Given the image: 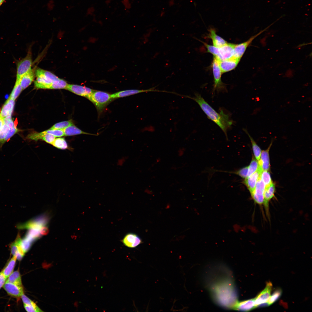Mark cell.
I'll use <instances>...</instances> for the list:
<instances>
[{"label":"cell","mask_w":312,"mask_h":312,"mask_svg":"<svg viewBox=\"0 0 312 312\" xmlns=\"http://www.w3.org/2000/svg\"><path fill=\"white\" fill-rule=\"evenodd\" d=\"M265 187V184L260 178L257 181L254 192L251 194L255 203L259 205L263 204Z\"/></svg>","instance_id":"9c48e42d"},{"label":"cell","mask_w":312,"mask_h":312,"mask_svg":"<svg viewBox=\"0 0 312 312\" xmlns=\"http://www.w3.org/2000/svg\"><path fill=\"white\" fill-rule=\"evenodd\" d=\"M248 167V177L257 171L259 168L258 161L253 157Z\"/></svg>","instance_id":"f546056e"},{"label":"cell","mask_w":312,"mask_h":312,"mask_svg":"<svg viewBox=\"0 0 312 312\" xmlns=\"http://www.w3.org/2000/svg\"><path fill=\"white\" fill-rule=\"evenodd\" d=\"M73 125V124L71 120L62 121L55 124L50 129L62 130Z\"/></svg>","instance_id":"1f68e13d"},{"label":"cell","mask_w":312,"mask_h":312,"mask_svg":"<svg viewBox=\"0 0 312 312\" xmlns=\"http://www.w3.org/2000/svg\"><path fill=\"white\" fill-rule=\"evenodd\" d=\"M157 86L145 90L131 89L120 91L112 94L111 97L113 99H115L123 97L144 92H163L170 93L171 92L165 90H160L155 89Z\"/></svg>","instance_id":"52a82bcc"},{"label":"cell","mask_w":312,"mask_h":312,"mask_svg":"<svg viewBox=\"0 0 312 312\" xmlns=\"http://www.w3.org/2000/svg\"><path fill=\"white\" fill-rule=\"evenodd\" d=\"M3 287L9 295L13 297H20L23 294L22 286L10 282H6Z\"/></svg>","instance_id":"2e32d148"},{"label":"cell","mask_w":312,"mask_h":312,"mask_svg":"<svg viewBox=\"0 0 312 312\" xmlns=\"http://www.w3.org/2000/svg\"><path fill=\"white\" fill-rule=\"evenodd\" d=\"M21 297L24 304L31 305L35 303L23 294H22Z\"/></svg>","instance_id":"f35d334b"},{"label":"cell","mask_w":312,"mask_h":312,"mask_svg":"<svg viewBox=\"0 0 312 312\" xmlns=\"http://www.w3.org/2000/svg\"><path fill=\"white\" fill-rule=\"evenodd\" d=\"M240 60V59L235 58L233 57L224 60H219V65L222 73H226L235 68Z\"/></svg>","instance_id":"5bb4252c"},{"label":"cell","mask_w":312,"mask_h":312,"mask_svg":"<svg viewBox=\"0 0 312 312\" xmlns=\"http://www.w3.org/2000/svg\"><path fill=\"white\" fill-rule=\"evenodd\" d=\"M21 239L18 236L15 241L12 244L11 247L12 254L18 260H21L25 254L19 246V242Z\"/></svg>","instance_id":"7402d4cb"},{"label":"cell","mask_w":312,"mask_h":312,"mask_svg":"<svg viewBox=\"0 0 312 312\" xmlns=\"http://www.w3.org/2000/svg\"><path fill=\"white\" fill-rule=\"evenodd\" d=\"M272 142L266 150L261 151L259 160L258 161L260 168L262 171H268L270 168L269 151Z\"/></svg>","instance_id":"e0dca14e"},{"label":"cell","mask_w":312,"mask_h":312,"mask_svg":"<svg viewBox=\"0 0 312 312\" xmlns=\"http://www.w3.org/2000/svg\"><path fill=\"white\" fill-rule=\"evenodd\" d=\"M9 127L10 128L9 131L4 140L1 143L0 146H2L5 142L9 140V139L18 131V130L17 129L15 125Z\"/></svg>","instance_id":"836d02e7"},{"label":"cell","mask_w":312,"mask_h":312,"mask_svg":"<svg viewBox=\"0 0 312 312\" xmlns=\"http://www.w3.org/2000/svg\"><path fill=\"white\" fill-rule=\"evenodd\" d=\"M255 308V299L237 302L233 309L242 311H248Z\"/></svg>","instance_id":"d6986e66"},{"label":"cell","mask_w":312,"mask_h":312,"mask_svg":"<svg viewBox=\"0 0 312 312\" xmlns=\"http://www.w3.org/2000/svg\"><path fill=\"white\" fill-rule=\"evenodd\" d=\"M10 129L8 125L4 123L0 129V142H3L5 138Z\"/></svg>","instance_id":"e575fe53"},{"label":"cell","mask_w":312,"mask_h":312,"mask_svg":"<svg viewBox=\"0 0 312 312\" xmlns=\"http://www.w3.org/2000/svg\"><path fill=\"white\" fill-rule=\"evenodd\" d=\"M32 65L31 54L29 51L24 58L16 63V79H20L24 75L30 70Z\"/></svg>","instance_id":"5b68a950"},{"label":"cell","mask_w":312,"mask_h":312,"mask_svg":"<svg viewBox=\"0 0 312 312\" xmlns=\"http://www.w3.org/2000/svg\"><path fill=\"white\" fill-rule=\"evenodd\" d=\"M268 171H262L260 174V178L265 184V186H268L273 182L270 175Z\"/></svg>","instance_id":"4dcf8cb0"},{"label":"cell","mask_w":312,"mask_h":312,"mask_svg":"<svg viewBox=\"0 0 312 312\" xmlns=\"http://www.w3.org/2000/svg\"><path fill=\"white\" fill-rule=\"evenodd\" d=\"M275 190V185L273 182L270 185L265 186L263 193L264 201L263 204L267 212L268 210L269 202L274 197Z\"/></svg>","instance_id":"ac0fdd59"},{"label":"cell","mask_w":312,"mask_h":312,"mask_svg":"<svg viewBox=\"0 0 312 312\" xmlns=\"http://www.w3.org/2000/svg\"><path fill=\"white\" fill-rule=\"evenodd\" d=\"M4 118L0 114V129L4 124Z\"/></svg>","instance_id":"60d3db41"},{"label":"cell","mask_w":312,"mask_h":312,"mask_svg":"<svg viewBox=\"0 0 312 312\" xmlns=\"http://www.w3.org/2000/svg\"><path fill=\"white\" fill-rule=\"evenodd\" d=\"M4 1V0H0V6L2 4Z\"/></svg>","instance_id":"7bdbcfd3"},{"label":"cell","mask_w":312,"mask_h":312,"mask_svg":"<svg viewBox=\"0 0 312 312\" xmlns=\"http://www.w3.org/2000/svg\"><path fill=\"white\" fill-rule=\"evenodd\" d=\"M35 76L34 87L37 89H51L53 83L57 84L61 79L52 73L39 68L35 70Z\"/></svg>","instance_id":"3957f363"},{"label":"cell","mask_w":312,"mask_h":312,"mask_svg":"<svg viewBox=\"0 0 312 312\" xmlns=\"http://www.w3.org/2000/svg\"><path fill=\"white\" fill-rule=\"evenodd\" d=\"M183 97L191 99L196 102L206 114L208 118L216 124L222 130L227 138V132L233 124L228 114L225 113L222 109L218 113L204 100L198 93L195 92L193 97L183 95Z\"/></svg>","instance_id":"7a4b0ae2"},{"label":"cell","mask_w":312,"mask_h":312,"mask_svg":"<svg viewBox=\"0 0 312 312\" xmlns=\"http://www.w3.org/2000/svg\"><path fill=\"white\" fill-rule=\"evenodd\" d=\"M282 294V290L280 289H276L270 297L267 302L269 305H270L276 302L280 297Z\"/></svg>","instance_id":"d6a6232c"},{"label":"cell","mask_w":312,"mask_h":312,"mask_svg":"<svg viewBox=\"0 0 312 312\" xmlns=\"http://www.w3.org/2000/svg\"><path fill=\"white\" fill-rule=\"evenodd\" d=\"M211 285V292L213 299L220 306L233 309L238 302L233 283L229 278H221Z\"/></svg>","instance_id":"6da1fadb"},{"label":"cell","mask_w":312,"mask_h":312,"mask_svg":"<svg viewBox=\"0 0 312 312\" xmlns=\"http://www.w3.org/2000/svg\"><path fill=\"white\" fill-rule=\"evenodd\" d=\"M87 99L94 105L99 115L113 100L111 94L105 92L94 90Z\"/></svg>","instance_id":"277c9868"},{"label":"cell","mask_w":312,"mask_h":312,"mask_svg":"<svg viewBox=\"0 0 312 312\" xmlns=\"http://www.w3.org/2000/svg\"><path fill=\"white\" fill-rule=\"evenodd\" d=\"M6 282L22 286L21 275L18 270L12 272L8 276Z\"/></svg>","instance_id":"4316f807"},{"label":"cell","mask_w":312,"mask_h":312,"mask_svg":"<svg viewBox=\"0 0 312 312\" xmlns=\"http://www.w3.org/2000/svg\"><path fill=\"white\" fill-rule=\"evenodd\" d=\"M212 69L214 79L212 93L216 90L220 91L225 90V86L221 80L222 73L219 65V60L214 57L212 63Z\"/></svg>","instance_id":"8992f818"},{"label":"cell","mask_w":312,"mask_h":312,"mask_svg":"<svg viewBox=\"0 0 312 312\" xmlns=\"http://www.w3.org/2000/svg\"><path fill=\"white\" fill-rule=\"evenodd\" d=\"M63 131L64 135L70 136L81 134H87L97 136L98 134H92L83 131L74 125L70 126L67 127L62 129Z\"/></svg>","instance_id":"603a6c76"},{"label":"cell","mask_w":312,"mask_h":312,"mask_svg":"<svg viewBox=\"0 0 312 312\" xmlns=\"http://www.w3.org/2000/svg\"><path fill=\"white\" fill-rule=\"evenodd\" d=\"M272 287L271 282L267 283L265 288L254 298L255 308L262 304L267 302L270 297Z\"/></svg>","instance_id":"8fae6325"},{"label":"cell","mask_w":312,"mask_h":312,"mask_svg":"<svg viewBox=\"0 0 312 312\" xmlns=\"http://www.w3.org/2000/svg\"><path fill=\"white\" fill-rule=\"evenodd\" d=\"M122 242L125 246L130 248H135L142 243L139 237L132 233H128L125 235Z\"/></svg>","instance_id":"9a60e30c"},{"label":"cell","mask_w":312,"mask_h":312,"mask_svg":"<svg viewBox=\"0 0 312 312\" xmlns=\"http://www.w3.org/2000/svg\"><path fill=\"white\" fill-rule=\"evenodd\" d=\"M184 149L183 148H180L178 151V155L180 156L182 155L184 153Z\"/></svg>","instance_id":"b9f144b4"},{"label":"cell","mask_w":312,"mask_h":312,"mask_svg":"<svg viewBox=\"0 0 312 312\" xmlns=\"http://www.w3.org/2000/svg\"><path fill=\"white\" fill-rule=\"evenodd\" d=\"M24 306L25 310L27 312L43 311L35 303L31 305H26L24 304Z\"/></svg>","instance_id":"8d00e7d4"},{"label":"cell","mask_w":312,"mask_h":312,"mask_svg":"<svg viewBox=\"0 0 312 312\" xmlns=\"http://www.w3.org/2000/svg\"><path fill=\"white\" fill-rule=\"evenodd\" d=\"M14 104V100L9 97L1 110V115L4 118L8 116H11Z\"/></svg>","instance_id":"44dd1931"},{"label":"cell","mask_w":312,"mask_h":312,"mask_svg":"<svg viewBox=\"0 0 312 312\" xmlns=\"http://www.w3.org/2000/svg\"><path fill=\"white\" fill-rule=\"evenodd\" d=\"M267 29L266 28L256 34L252 36L246 41L239 44H236L234 48V53L233 57L240 59L250 44L254 39L265 30Z\"/></svg>","instance_id":"ba28073f"},{"label":"cell","mask_w":312,"mask_h":312,"mask_svg":"<svg viewBox=\"0 0 312 312\" xmlns=\"http://www.w3.org/2000/svg\"><path fill=\"white\" fill-rule=\"evenodd\" d=\"M209 31V37L212 40L213 46L220 47L228 43L226 41L216 34L215 30L211 29Z\"/></svg>","instance_id":"cb8c5ba5"},{"label":"cell","mask_w":312,"mask_h":312,"mask_svg":"<svg viewBox=\"0 0 312 312\" xmlns=\"http://www.w3.org/2000/svg\"><path fill=\"white\" fill-rule=\"evenodd\" d=\"M262 171L259 167L257 171L245 179L244 183L247 187L250 194H252L255 189L257 181L260 178V173Z\"/></svg>","instance_id":"4fadbf2b"},{"label":"cell","mask_w":312,"mask_h":312,"mask_svg":"<svg viewBox=\"0 0 312 312\" xmlns=\"http://www.w3.org/2000/svg\"><path fill=\"white\" fill-rule=\"evenodd\" d=\"M6 279L2 272L0 273V289L3 285Z\"/></svg>","instance_id":"ab89813d"},{"label":"cell","mask_w":312,"mask_h":312,"mask_svg":"<svg viewBox=\"0 0 312 312\" xmlns=\"http://www.w3.org/2000/svg\"><path fill=\"white\" fill-rule=\"evenodd\" d=\"M248 167L247 166L240 169L237 171L235 172L234 173L242 178L245 179L248 177Z\"/></svg>","instance_id":"74e56055"},{"label":"cell","mask_w":312,"mask_h":312,"mask_svg":"<svg viewBox=\"0 0 312 312\" xmlns=\"http://www.w3.org/2000/svg\"><path fill=\"white\" fill-rule=\"evenodd\" d=\"M42 132L45 133L52 135L55 137L64 136L63 131L62 130L51 129H50Z\"/></svg>","instance_id":"d590c367"},{"label":"cell","mask_w":312,"mask_h":312,"mask_svg":"<svg viewBox=\"0 0 312 312\" xmlns=\"http://www.w3.org/2000/svg\"></svg>","instance_id":"ee69618b"},{"label":"cell","mask_w":312,"mask_h":312,"mask_svg":"<svg viewBox=\"0 0 312 312\" xmlns=\"http://www.w3.org/2000/svg\"><path fill=\"white\" fill-rule=\"evenodd\" d=\"M52 144L54 147L61 149H66L68 147L66 141L64 138H62L55 139Z\"/></svg>","instance_id":"f1b7e54d"},{"label":"cell","mask_w":312,"mask_h":312,"mask_svg":"<svg viewBox=\"0 0 312 312\" xmlns=\"http://www.w3.org/2000/svg\"><path fill=\"white\" fill-rule=\"evenodd\" d=\"M16 258L13 256L1 272L6 278L13 272L16 264Z\"/></svg>","instance_id":"d4e9b609"},{"label":"cell","mask_w":312,"mask_h":312,"mask_svg":"<svg viewBox=\"0 0 312 312\" xmlns=\"http://www.w3.org/2000/svg\"><path fill=\"white\" fill-rule=\"evenodd\" d=\"M20 79H16L14 88L9 97L14 101L23 90L20 83Z\"/></svg>","instance_id":"83f0119b"},{"label":"cell","mask_w":312,"mask_h":312,"mask_svg":"<svg viewBox=\"0 0 312 312\" xmlns=\"http://www.w3.org/2000/svg\"><path fill=\"white\" fill-rule=\"evenodd\" d=\"M244 131L248 135L249 137L252 145V147L255 159L258 161L260 158L261 150L259 147L257 145L253 138L251 137L248 131L246 129H243Z\"/></svg>","instance_id":"484cf974"},{"label":"cell","mask_w":312,"mask_h":312,"mask_svg":"<svg viewBox=\"0 0 312 312\" xmlns=\"http://www.w3.org/2000/svg\"><path fill=\"white\" fill-rule=\"evenodd\" d=\"M65 89L77 95L87 98L94 90L85 86L68 84Z\"/></svg>","instance_id":"7c38bea8"},{"label":"cell","mask_w":312,"mask_h":312,"mask_svg":"<svg viewBox=\"0 0 312 312\" xmlns=\"http://www.w3.org/2000/svg\"><path fill=\"white\" fill-rule=\"evenodd\" d=\"M235 44L228 43L223 46L218 47V55L215 57L219 61H221L232 57Z\"/></svg>","instance_id":"30bf717a"},{"label":"cell","mask_w":312,"mask_h":312,"mask_svg":"<svg viewBox=\"0 0 312 312\" xmlns=\"http://www.w3.org/2000/svg\"><path fill=\"white\" fill-rule=\"evenodd\" d=\"M35 76V70L31 68L21 78L20 82L22 90L26 88L31 83Z\"/></svg>","instance_id":"ffe728a7"}]
</instances>
